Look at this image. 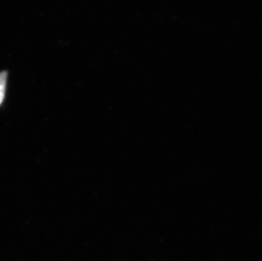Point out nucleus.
<instances>
[{"instance_id": "nucleus-1", "label": "nucleus", "mask_w": 262, "mask_h": 261, "mask_svg": "<svg viewBox=\"0 0 262 261\" xmlns=\"http://www.w3.org/2000/svg\"><path fill=\"white\" fill-rule=\"evenodd\" d=\"M6 82H7V72H2L0 73V105L2 104L5 99Z\"/></svg>"}]
</instances>
